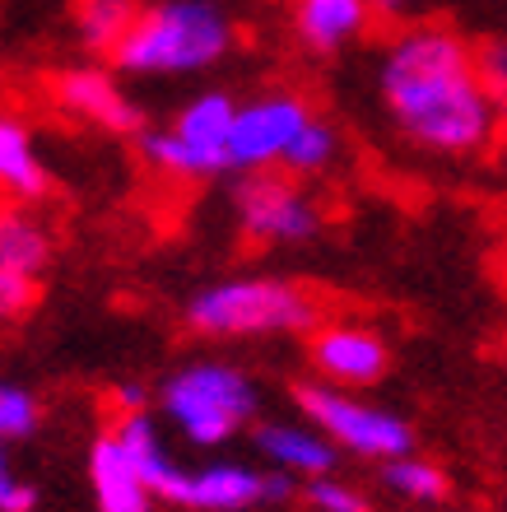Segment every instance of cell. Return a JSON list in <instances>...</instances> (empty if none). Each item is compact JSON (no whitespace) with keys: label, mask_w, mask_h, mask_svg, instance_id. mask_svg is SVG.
<instances>
[{"label":"cell","mask_w":507,"mask_h":512,"mask_svg":"<svg viewBox=\"0 0 507 512\" xmlns=\"http://www.w3.org/2000/svg\"><path fill=\"white\" fill-rule=\"evenodd\" d=\"M377 94L414 149L475 154L494 140L498 103L480 75V56L447 28H410L382 52Z\"/></svg>","instance_id":"6da1fadb"},{"label":"cell","mask_w":507,"mask_h":512,"mask_svg":"<svg viewBox=\"0 0 507 512\" xmlns=\"http://www.w3.org/2000/svg\"><path fill=\"white\" fill-rule=\"evenodd\" d=\"M233 52V24L210 0H159L145 5L131 33L117 42L112 66L126 75H201Z\"/></svg>","instance_id":"7a4b0ae2"},{"label":"cell","mask_w":507,"mask_h":512,"mask_svg":"<svg viewBox=\"0 0 507 512\" xmlns=\"http://www.w3.org/2000/svg\"><path fill=\"white\" fill-rule=\"evenodd\" d=\"M187 326L210 340H256V336H303L321 326L317 298L294 280L275 275H238L205 284L182 308Z\"/></svg>","instance_id":"3957f363"},{"label":"cell","mask_w":507,"mask_h":512,"mask_svg":"<svg viewBox=\"0 0 507 512\" xmlns=\"http://www.w3.org/2000/svg\"><path fill=\"white\" fill-rule=\"evenodd\" d=\"M159 405L163 419L191 447H219L252 424L261 396L242 368L224 364V359H191L163 378Z\"/></svg>","instance_id":"277c9868"},{"label":"cell","mask_w":507,"mask_h":512,"mask_svg":"<svg viewBox=\"0 0 507 512\" xmlns=\"http://www.w3.org/2000/svg\"><path fill=\"white\" fill-rule=\"evenodd\" d=\"M233 117L238 103L219 89L187 98L168 126L159 131H140V159L163 177H187V182H205V177L228 173V135H233Z\"/></svg>","instance_id":"5b68a950"},{"label":"cell","mask_w":507,"mask_h":512,"mask_svg":"<svg viewBox=\"0 0 507 512\" xmlns=\"http://www.w3.org/2000/svg\"><path fill=\"white\" fill-rule=\"evenodd\" d=\"M294 401L312 429H321L335 447H345L354 457L396 461L414 452V429L401 415H391L382 405H368L363 396L331 382H303L294 387Z\"/></svg>","instance_id":"8992f818"},{"label":"cell","mask_w":507,"mask_h":512,"mask_svg":"<svg viewBox=\"0 0 507 512\" xmlns=\"http://www.w3.org/2000/svg\"><path fill=\"white\" fill-rule=\"evenodd\" d=\"M233 219L238 233L261 247H303L312 243L326 224L321 205L307 196L298 182L280 173H242L233 187Z\"/></svg>","instance_id":"52a82bcc"},{"label":"cell","mask_w":507,"mask_h":512,"mask_svg":"<svg viewBox=\"0 0 507 512\" xmlns=\"http://www.w3.org/2000/svg\"><path fill=\"white\" fill-rule=\"evenodd\" d=\"M294 499V475L256 471L242 461H210V466H177L173 485L163 489V503L182 512H247L261 503Z\"/></svg>","instance_id":"ba28073f"},{"label":"cell","mask_w":507,"mask_h":512,"mask_svg":"<svg viewBox=\"0 0 507 512\" xmlns=\"http://www.w3.org/2000/svg\"><path fill=\"white\" fill-rule=\"evenodd\" d=\"M312 122V112L298 94H261L252 103H238L233 135H228V173H266L284 163L298 131Z\"/></svg>","instance_id":"9c48e42d"},{"label":"cell","mask_w":507,"mask_h":512,"mask_svg":"<svg viewBox=\"0 0 507 512\" xmlns=\"http://www.w3.org/2000/svg\"><path fill=\"white\" fill-rule=\"evenodd\" d=\"M312 368H317L321 382H331V387L359 391V387H373V382L387 378L391 350L373 326L331 322V326H317V331H312Z\"/></svg>","instance_id":"30bf717a"},{"label":"cell","mask_w":507,"mask_h":512,"mask_svg":"<svg viewBox=\"0 0 507 512\" xmlns=\"http://www.w3.org/2000/svg\"><path fill=\"white\" fill-rule=\"evenodd\" d=\"M56 103L80 117L89 126H103L112 135H140V103H135L126 89H121L107 70L98 66H75V70H61L52 84Z\"/></svg>","instance_id":"8fae6325"},{"label":"cell","mask_w":507,"mask_h":512,"mask_svg":"<svg viewBox=\"0 0 507 512\" xmlns=\"http://www.w3.org/2000/svg\"><path fill=\"white\" fill-rule=\"evenodd\" d=\"M89 485L98 512H159V494L145 485V475L135 471V461L126 457L112 429L98 433L89 447Z\"/></svg>","instance_id":"7c38bea8"},{"label":"cell","mask_w":507,"mask_h":512,"mask_svg":"<svg viewBox=\"0 0 507 512\" xmlns=\"http://www.w3.org/2000/svg\"><path fill=\"white\" fill-rule=\"evenodd\" d=\"M252 443L270 471H284L294 480H317V475L335 471V443L312 424L270 419V424H256Z\"/></svg>","instance_id":"4fadbf2b"},{"label":"cell","mask_w":507,"mask_h":512,"mask_svg":"<svg viewBox=\"0 0 507 512\" xmlns=\"http://www.w3.org/2000/svg\"><path fill=\"white\" fill-rule=\"evenodd\" d=\"M373 19V0H294V33L312 52H340Z\"/></svg>","instance_id":"5bb4252c"},{"label":"cell","mask_w":507,"mask_h":512,"mask_svg":"<svg viewBox=\"0 0 507 512\" xmlns=\"http://www.w3.org/2000/svg\"><path fill=\"white\" fill-rule=\"evenodd\" d=\"M47 187H52V177H47V163L33 145V131L19 117H0V196L28 205L42 201Z\"/></svg>","instance_id":"9a60e30c"},{"label":"cell","mask_w":507,"mask_h":512,"mask_svg":"<svg viewBox=\"0 0 507 512\" xmlns=\"http://www.w3.org/2000/svg\"><path fill=\"white\" fill-rule=\"evenodd\" d=\"M47 261H52V233H47V224L33 219L28 210H19V205L0 210V266L38 280L42 270H47Z\"/></svg>","instance_id":"2e32d148"},{"label":"cell","mask_w":507,"mask_h":512,"mask_svg":"<svg viewBox=\"0 0 507 512\" xmlns=\"http://www.w3.org/2000/svg\"><path fill=\"white\" fill-rule=\"evenodd\" d=\"M140 19L135 0H75V24H80L84 47L94 52H117V42L131 33V24Z\"/></svg>","instance_id":"e0dca14e"},{"label":"cell","mask_w":507,"mask_h":512,"mask_svg":"<svg viewBox=\"0 0 507 512\" xmlns=\"http://www.w3.org/2000/svg\"><path fill=\"white\" fill-rule=\"evenodd\" d=\"M382 480L414 503H438L442 494H447V475H442V466L414 457V452H405V457H396V461H382Z\"/></svg>","instance_id":"ac0fdd59"},{"label":"cell","mask_w":507,"mask_h":512,"mask_svg":"<svg viewBox=\"0 0 507 512\" xmlns=\"http://www.w3.org/2000/svg\"><path fill=\"white\" fill-rule=\"evenodd\" d=\"M335 154H340V135H335V126L312 117V122L298 131L294 145H289V154H284V168H289L294 177H317L335 163Z\"/></svg>","instance_id":"d6986e66"},{"label":"cell","mask_w":507,"mask_h":512,"mask_svg":"<svg viewBox=\"0 0 507 512\" xmlns=\"http://www.w3.org/2000/svg\"><path fill=\"white\" fill-rule=\"evenodd\" d=\"M38 419H42V405L33 391L19 387V382H0V443L10 447L33 438Z\"/></svg>","instance_id":"ffe728a7"},{"label":"cell","mask_w":507,"mask_h":512,"mask_svg":"<svg viewBox=\"0 0 507 512\" xmlns=\"http://www.w3.org/2000/svg\"><path fill=\"white\" fill-rule=\"evenodd\" d=\"M303 499L312 503L317 512H373L359 489L345 485V480H335V475H317V480H307Z\"/></svg>","instance_id":"44dd1931"},{"label":"cell","mask_w":507,"mask_h":512,"mask_svg":"<svg viewBox=\"0 0 507 512\" xmlns=\"http://www.w3.org/2000/svg\"><path fill=\"white\" fill-rule=\"evenodd\" d=\"M33 508H38V489L19 475V466L0 443V512H33Z\"/></svg>","instance_id":"7402d4cb"},{"label":"cell","mask_w":507,"mask_h":512,"mask_svg":"<svg viewBox=\"0 0 507 512\" xmlns=\"http://www.w3.org/2000/svg\"><path fill=\"white\" fill-rule=\"evenodd\" d=\"M33 303H38L33 280L19 275V270H10V266H0V322H19Z\"/></svg>","instance_id":"603a6c76"},{"label":"cell","mask_w":507,"mask_h":512,"mask_svg":"<svg viewBox=\"0 0 507 512\" xmlns=\"http://www.w3.org/2000/svg\"><path fill=\"white\" fill-rule=\"evenodd\" d=\"M480 75L489 84V94H494L498 112H507V42H489L480 52Z\"/></svg>","instance_id":"cb8c5ba5"},{"label":"cell","mask_w":507,"mask_h":512,"mask_svg":"<svg viewBox=\"0 0 507 512\" xmlns=\"http://www.w3.org/2000/svg\"><path fill=\"white\" fill-rule=\"evenodd\" d=\"M112 405H117L121 415H135V410L149 405V391L140 387V382H117V387H112Z\"/></svg>","instance_id":"d4e9b609"},{"label":"cell","mask_w":507,"mask_h":512,"mask_svg":"<svg viewBox=\"0 0 507 512\" xmlns=\"http://www.w3.org/2000/svg\"><path fill=\"white\" fill-rule=\"evenodd\" d=\"M414 0H373V14H387V19H401Z\"/></svg>","instance_id":"484cf974"},{"label":"cell","mask_w":507,"mask_h":512,"mask_svg":"<svg viewBox=\"0 0 507 512\" xmlns=\"http://www.w3.org/2000/svg\"><path fill=\"white\" fill-rule=\"evenodd\" d=\"M503 168H507V145H503Z\"/></svg>","instance_id":"4316f807"}]
</instances>
